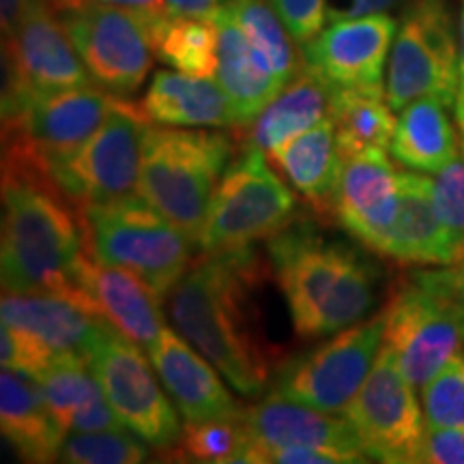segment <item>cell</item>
I'll return each instance as SVG.
<instances>
[{"mask_svg": "<svg viewBox=\"0 0 464 464\" xmlns=\"http://www.w3.org/2000/svg\"><path fill=\"white\" fill-rule=\"evenodd\" d=\"M228 0H166L170 15L179 17H205L218 20Z\"/></svg>", "mask_w": 464, "mask_h": 464, "instance_id": "7bdbcfd3", "label": "cell"}, {"mask_svg": "<svg viewBox=\"0 0 464 464\" xmlns=\"http://www.w3.org/2000/svg\"><path fill=\"white\" fill-rule=\"evenodd\" d=\"M86 359L110 406L131 432L155 450H172L179 443L183 426L140 344L108 327Z\"/></svg>", "mask_w": 464, "mask_h": 464, "instance_id": "9a60e30c", "label": "cell"}, {"mask_svg": "<svg viewBox=\"0 0 464 464\" xmlns=\"http://www.w3.org/2000/svg\"><path fill=\"white\" fill-rule=\"evenodd\" d=\"M0 430L22 460H58L65 434L50 415L39 381L3 368L0 374Z\"/></svg>", "mask_w": 464, "mask_h": 464, "instance_id": "cb8c5ba5", "label": "cell"}, {"mask_svg": "<svg viewBox=\"0 0 464 464\" xmlns=\"http://www.w3.org/2000/svg\"><path fill=\"white\" fill-rule=\"evenodd\" d=\"M458 91V26L450 0H411L390 52L385 97L400 112L420 97L454 108Z\"/></svg>", "mask_w": 464, "mask_h": 464, "instance_id": "ba28073f", "label": "cell"}, {"mask_svg": "<svg viewBox=\"0 0 464 464\" xmlns=\"http://www.w3.org/2000/svg\"><path fill=\"white\" fill-rule=\"evenodd\" d=\"M75 284L116 332L136 344L149 348L164 332L161 297L133 271L100 263L84 249L75 265Z\"/></svg>", "mask_w": 464, "mask_h": 464, "instance_id": "ac0fdd59", "label": "cell"}, {"mask_svg": "<svg viewBox=\"0 0 464 464\" xmlns=\"http://www.w3.org/2000/svg\"><path fill=\"white\" fill-rule=\"evenodd\" d=\"M269 265L299 338H324L365 321L379 299L381 271L344 241L295 219L269 239Z\"/></svg>", "mask_w": 464, "mask_h": 464, "instance_id": "3957f363", "label": "cell"}, {"mask_svg": "<svg viewBox=\"0 0 464 464\" xmlns=\"http://www.w3.org/2000/svg\"><path fill=\"white\" fill-rule=\"evenodd\" d=\"M150 445L130 428L100 432H69L58 460L69 464H138L149 460Z\"/></svg>", "mask_w": 464, "mask_h": 464, "instance_id": "836d02e7", "label": "cell"}, {"mask_svg": "<svg viewBox=\"0 0 464 464\" xmlns=\"http://www.w3.org/2000/svg\"><path fill=\"white\" fill-rule=\"evenodd\" d=\"M462 304L421 284L411 274L385 305L382 346L413 387H423L458 353Z\"/></svg>", "mask_w": 464, "mask_h": 464, "instance_id": "7c38bea8", "label": "cell"}, {"mask_svg": "<svg viewBox=\"0 0 464 464\" xmlns=\"http://www.w3.org/2000/svg\"><path fill=\"white\" fill-rule=\"evenodd\" d=\"M385 256L417 266H445L458 260L450 232L434 207L432 179L421 172H400V211Z\"/></svg>", "mask_w": 464, "mask_h": 464, "instance_id": "7402d4cb", "label": "cell"}, {"mask_svg": "<svg viewBox=\"0 0 464 464\" xmlns=\"http://www.w3.org/2000/svg\"><path fill=\"white\" fill-rule=\"evenodd\" d=\"M295 219L293 191L266 164L263 149L246 144L218 181L198 247L205 254L252 247L280 235Z\"/></svg>", "mask_w": 464, "mask_h": 464, "instance_id": "8992f818", "label": "cell"}, {"mask_svg": "<svg viewBox=\"0 0 464 464\" xmlns=\"http://www.w3.org/2000/svg\"><path fill=\"white\" fill-rule=\"evenodd\" d=\"M462 342H464V307H462Z\"/></svg>", "mask_w": 464, "mask_h": 464, "instance_id": "bcb514c9", "label": "cell"}, {"mask_svg": "<svg viewBox=\"0 0 464 464\" xmlns=\"http://www.w3.org/2000/svg\"><path fill=\"white\" fill-rule=\"evenodd\" d=\"M230 160L226 133L149 125L138 194L198 246L213 191Z\"/></svg>", "mask_w": 464, "mask_h": 464, "instance_id": "277c9868", "label": "cell"}, {"mask_svg": "<svg viewBox=\"0 0 464 464\" xmlns=\"http://www.w3.org/2000/svg\"><path fill=\"white\" fill-rule=\"evenodd\" d=\"M329 119L334 123L335 142L344 160L365 150H385L392 144L398 121L385 91L359 89L332 91Z\"/></svg>", "mask_w": 464, "mask_h": 464, "instance_id": "f1b7e54d", "label": "cell"}, {"mask_svg": "<svg viewBox=\"0 0 464 464\" xmlns=\"http://www.w3.org/2000/svg\"><path fill=\"white\" fill-rule=\"evenodd\" d=\"M92 84L50 0H33L24 20L3 39V116L50 92Z\"/></svg>", "mask_w": 464, "mask_h": 464, "instance_id": "8fae6325", "label": "cell"}, {"mask_svg": "<svg viewBox=\"0 0 464 464\" xmlns=\"http://www.w3.org/2000/svg\"><path fill=\"white\" fill-rule=\"evenodd\" d=\"M456 125L464 142V0L460 5V22H458V91L454 102Z\"/></svg>", "mask_w": 464, "mask_h": 464, "instance_id": "ee69618b", "label": "cell"}, {"mask_svg": "<svg viewBox=\"0 0 464 464\" xmlns=\"http://www.w3.org/2000/svg\"><path fill=\"white\" fill-rule=\"evenodd\" d=\"M91 80L116 97H130L153 65V33L147 17L108 5L58 11Z\"/></svg>", "mask_w": 464, "mask_h": 464, "instance_id": "5bb4252c", "label": "cell"}, {"mask_svg": "<svg viewBox=\"0 0 464 464\" xmlns=\"http://www.w3.org/2000/svg\"><path fill=\"white\" fill-rule=\"evenodd\" d=\"M243 420L252 437L249 443L258 448L310 445L342 451L353 462L370 460L342 413L334 415L269 393L258 404L243 411Z\"/></svg>", "mask_w": 464, "mask_h": 464, "instance_id": "44dd1931", "label": "cell"}, {"mask_svg": "<svg viewBox=\"0 0 464 464\" xmlns=\"http://www.w3.org/2000/svg\"><path fill=\"white\" fill-rule=\"evenodd\" d=\"M400 211V172L382 149L344 160L334 198V218L348 235L385 256Z\"/></svg>", "mask_w": 464, "mask_h": 464, "instance_id": "e0dca14e", "label": "cell"}, {"mask_svg": "<svg viewBox=\"0 0 464 464\" xmlns=\"http://www.w3.org/2000/svg\"><path fill=\"white\" fill-rule=\"evenodd\" d=\"M448 108L437 97H420L400 110L390 144L400 166L437 174L458 160L460 142Z\"/></svg>", "mask_w": 464, "mask_h": 464, "instance_id": "83f0119b", "label": "cell"}, {"mask_svg": "<svg viewBox=\"0 0 464 464\" xmlns=\"http://www.w3.org/2000/svg\"><path fill=\"white\" fill-rule=\"evenodd\" d=\"M3 323L24 329L56 353H80L112 327L89 299L63 293H5L0 304Z\"/></svg>", "mask_w": 464, "mask_h": 464, "instance_id": "ffe728a7", "label": "cell"}, {"mask_svg": "<svg viewBox=\"0 0 464 464\" xmlns=\"http://www.w3.org/2000/svg\"><path fill=\"white\" fill-rule=\"evenodd\" d=\"M116 100L95 84L34 97L3 116V158L22 160L50 174L100 130Z\"/></svg>", "mask_w": 464, "mask_h": 464, "instance_id": "30bf717a", "label": "cell"}, {"mask_svg": "<svg viewBox=\"0 0 464 464\" xmlns=\"http://www.w3.org/2000/svg\"><path fill=\"white\" fill-rule=\"evenodd\" d=\"M33 0H0V15H3V39L11 37L24 20Z\"/></svg>", "mask_w": 464, "mask_h": 464, "instance_id": "f6af8a7d", "label": "cell"}, {"mask_svg": "<svg viewBox=\"0 0 464 464\" xmlns=\"http://www.w3.org/2000/svg\"><path fill=\"white\" fill-rule=\"evenodd\" d=\"M155 58L177 72L213 78L218 73L219 26L205 17L166 15L150 26Z\"/></svg>", "mask_w": 464, "mask_h": 464, "instance_id": "f546056e", "label": "cell"}, {"mask_svg": "<svg viewBox=\"0 0 464 464\" xmlns=\"http://www.w3.org/2000/svg\"><path fill=\"white\" fill-rule=\"evenodd\" d=\"M219 52H218V82L222 84L232 110L237 127L252 123L263 110L276 100L282 84L277 82L266 58L249 37L241 31L226 7L218 15Z\"/></svg>", "mask_w": 464, "mask_h": 464, "instance_id": "603a6c76", "label": "cell"}, {"mask_svg": "<svg viewBox=\"0 0 464 464\" xmlns=\"http://www.w3.org/2000/svg\"><path fill=\"white\" fill-rule=\"evenodd\" d=\"M329 102H332V89L304 63V69L277 92L276 100L252 123L239 127L237 131L246 138L249 147L271 153L327 119Z\"/></svg>", "mask_w": 464, "mask_h": 464, "instance_id": "4316f807", "label": "cell"}, {"mask_svg": "<svg viewBox=\"0 0 464 464\" xmlns=\"http://www.w3.org/2000/svg\"><path fill=\"white\" fill-rule=\"evenodd\" d=\"M413 276L426 286L439 290V293L448 295V297L464 305V258L445 266L413 271Z\"/></svg>", "mask_w": 464, "mask_h": 464, "instance_id": "ab89813d", "label": "cell"}, {"mask_svg": "<svg viewBox=\"0 0 464 464\" xmlns=\"http://www.w3.org/2000/svg\"><path fill=\"white\" fill-rule=\"evenodd\" d=\"M54 355L56 353L50 346H45L42 340H37L24 329L11 327L7 323H3V327H0V362H3V368L39 379Z\"/></svg>", "mask_w": 464, "mask_h": 464, "instance_id": "8d00e7d4", "label": "cell"}, {"mask_svg": "<svg viewBox=\"0 0 464 464\" xmlns=\"http://www.w3.org/2000/svg\"><path fill=\"white\" fill-rule=\"evenodd\" d=\"M37 381L50 415L65 437L75 417L106 398L89 359L80 353H58Z\"/></svg>", "mask_w": 464, "mask_h": 464, "instance_id": "4dcf8cb0", "label": "cell"}, {"mask_svg": "<svg viewBox=\"0 0 464 464\" xmlns=\"http://www.w3.org/2000/svg\"><path fill=\"white\" fill-rule=\"evenodd\" d=\"M382 338L385 310L277 365L271 393L327 413H342L368 379Z\"/></svg>", "mask_w": 464, "mask_h": 464, "instance_id": "9c48e42d", "label": "cell"}, {"mask_svg": "<svg viewBox=\"0 0 464 464\" xmlns=\"http://www.w3.org/2000/svg\"><path fill=\"white\" fill-rule=\"evenodd\" d=\"M84 249L80 208L54 179L26 161L3 158L5 293H63L89 299L75 284V265Z\"/></svg>", "mask_w": 464, "mask_h": 464, "instance_id": "7a4b0ae2", "label": "cell"}, {"mask_svg": "<svg viewBox=\"0 0 464 464\" xmlns=\"http://www.w3.org/2000/svg\"><path fill=\"white\" fill-rule=\"evenodd\" d=\"M420 462L464 464V428H428Z\"/></svg>", "mask_w": 464, "mask_h": 464, "instance_id": "f35d334b", "label": "cell"}, {"mask_svg": "<svg viewBox=\"0 0 464 464\" xmlns=\"http://www.w3.org/2000/svg\"><path fill=\"white\" fill-rule=\"evenodd\" d=\"M421 406L428 428H464V355L460 351L421 387Z\"/></svg>", "mask_w": 464, "mask_h": 464, "instance_id": "e575fe53", "label": "cell"}, {"mask_svg": "<svg viewBox=\"0 0 464 464\" xmlns=\"http://www.w3.org/2000/svg\"><path fill=\"white\" fill-rule=\"evenodd\" d=\"M293 34L295 44L304 45L314 39L327 22V0H269Z\"/></svg>", "mask_w": 464, "mask_h": 464, "instance_id": "74e56055", "label": "cell"}, {"mask_svg": "<svg viewBox=\"0 0 464 464\" xmlns=\"http://www.w3.org/2000/svg\"><path fill=\"white\" fill-rule=\"evenodd\" d=\"M402 3L406 0H335V5L327 9V22L385 14V11L400 7Z\"/></svg>", "mask_w": 464, "mask_h": 464, "instance_id": "b9f144b4", "label": "cell"}, {"mask_svg": "<svg viewBox=\"0 0 464 464\" xmlns=\"http://www.w3.org/2000/svg\"><path fill=\"white\" fill-rule=\"evenodd\" d=\"M396 33V20L387 14L329 22L304 44V63L332 91H385L382 75Z\"/></svg>", "mask_w": 464, "mask_h": 464, "instance_id": "2e32d148", "label": "cell"}, {"mask_svg": "<svg viewBox=\"0 0 464 464\" xmlns=\"http://www.w3.org/2000/svg\"><path fill=\"white\" fill-rule=\"evenodd\" d=\"M434 207L450 232L458 260L464 258V160H454L432 179ZM456 260V263H458Z\"/></svg>", "mask_w": 464, "mask_h": 464, "instance_id": "d590c367", "label": "cell"}, {"mask_svg": "<svg viewBox=\"0 0 464 464\" xmlns=\"http://www.w3.org/2000/svg\"><path fill=\"white\" fill-rule=\"evenodd\" d=\"M265 277L249 247L205 254L166 297L179 334L247 398L260 396L282 363L258 304Z\"/></svg>", "mask_w": 464, "mask_h": 464, "instance_id": "6da1fadb", "label": "cell"}, {"mask_svg": "<svg viewBox=\"0 0 464 464\" xmlns=\"http://www.w3.org/2000/svg\"><path fill=\"white\" fill-rule=\"evenodd\" d=\"M150 363L185 421L243 415L239 402L216 374V365L189 346L183 335L164 327L149 348Z\"/></svg>", "mask_w": 464, "mask_h": 464, "instance_id": "d6986e66", "label": "cell"}, {"mask_svg": "<svg viewBox=\"0 0 464 464\" xmlns=\"http://www.w3.org/2000/svg\"><path fill=\"white\" fill-rule=\"evenodd\" d=\"M144 112L168 127H237L222 84L181 72H158L142 100Z\"/></svg>", "mask_w": 464, "mask_h": 464, "instance_id": "d4e9b609", "label": "cell"}, {"mask_svg": "<svg viewBox=\"0 0 464 464\" xmlns=\"http://www.w3.org/2000/svg\"><path fill=\"white\" fill-rule=\"evenodd\" d=\"M50 5L56 11L82 7V5H108V7L127 9V11H133V14L147 17L150 24H155V22L164 20L166 15H170L166 0H50Z\"/></svg>", "mask_w": 464, "mask_h": 464, "instance_id": "60d3db41", "label": "cell"}, {"mask_svg": "<svg viewBox=\"0 0 464 464\" xmlns=\"http://www.w3.org/2000/svg\"><path fill=\"white\" fill-rule=\"evenodd\" d=\"M149 125L142 103L119 97L100 130L73 155L58 161L50 177L78 208L136 198Z\"/></svg>", "mask_w": 464, "mask_h": 464, "instance_id": "52a82bcc", "label": "cell"}, {"mask_svg": "<svg viewBox=\"0 0 464 464\" xmlns=\"http://www.w3.org/2000/svg\"><path fill=\"white\" fill-rule=\"evenodd\" d=\"M80 224L92 258L133 271L161 299L188 274L198 247L140 196L80 207Z\"/></svg>", "mask_w": 464, "mask_h": 464, "instance_id": "5b68a950", "label": "cell"}, {"mask_svg": "<svg viewBox=\"0 0 464 464\" xmlns=\"http://www.w3.org/2000/svg\"><path fill=\"white\" fill-rule=\"evenodd\" d=\"M271 160L286 174L293 188L314 207L318 216H334V198L344 166L332 119L271 150Z\"/></svg>", "mask_w": 464, "mask_h": 464, "instance_id": "484cf974", "label": "cell"}, {"mask_svg": "<svg viewBox=\"0 0 464 464\" xmlns=\"http://www.w3.org/2000/svg\"><path fill=\"white\" fill-rule=\"evenodd\" d=\"M370 460L387 464L420 462L428 423L415 387L400 372L385 346L357 396L342 411Z\"/></svg>", "mask_w": 464, "mask_h": 464, "instance_id": "4fadbf2b", "label": "cell"}, {"mask_svg": "<svg viewBox=\"0 0 464 464\" xmlns=\"http://www.w3.org/2000/svg\"><path fill=\"white\" fill-rule=\"evenodd\" d=\"M252 437L243 415L213 417V420L185 421L177 448V456L185 462L232 464L243 462Z\"/></svg>", "mask_w": 464, "mask_h": 464, "instance_id": "d6a6232c", "label": "cell"}, {"mask_svg": "<svg viewBox=\"0 0 464 464\" xmlns=\"http://www.w3.org/2000/svg\"><path fill=\"white\" fill-rule=\"evenodd\" d=\"M226 11L235 17L249 42L263 52L282 89L304 69V58L295 50V39L284 26L274 5L266 0H228Z\"/></svg>", "mask_w": 464, "mask_h": 464, "instance_id": "1f68e13d", "label": "cell"}, {"mask_svg": "<svg viewBox=\"0 0 464 464\" xmlns=\"http://www.w3.org/2000/svg\"><path fill=\"white\" fill-rule=\"evenodd\" d=\"M462 150H464V142H462Z\"/></svg>", "mask_w": 464, "mask_h": 464, "instance_id": "7dc6e473", "label": "cell"}]
</instances>
